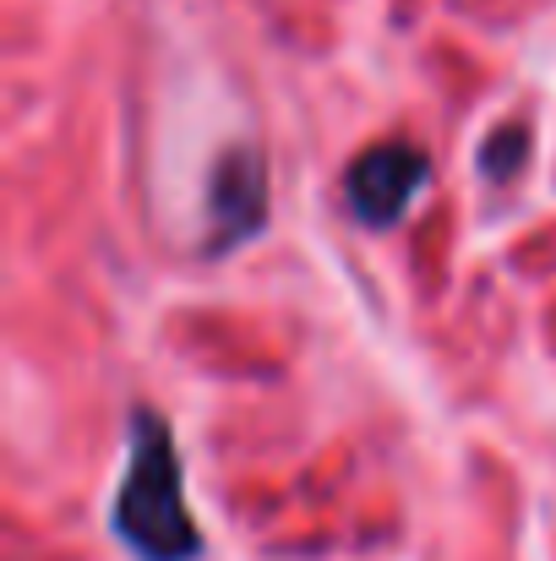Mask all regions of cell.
I'll use <instances>...</instances> for the list:
<instances>
[{
	"mask_svg": "<svg viewBox=\"0 0 556 561\" xmlns=\"http://www.w3.org/2000/svg\"><path fill=\"white\" fill-rule=\"evenodd\" d=\"M115 535L143 561H191L202 551V529L185 502L175 436L154 409H137L132 420V458L115 491Z\"/></svg>",
	"mask_w": 556,
	"mask_h": 561,
	"instance_id": "6da1fadb",
	"label": "cell"
},
{
	"mask_svg": "<svg viewBox=\"0 0 556 561\" xmlns=\"http://www.w3.org/2000/svg\"><path fill=\"white\" fill-rule=\"evenodd\" d=\"M425 175H431V164L415 142H376L350 164V186H344L350 213L371 229H382V224L404 218V207L420 196Z\"/></svg>",
	"mask_w": 556,
	"mask_h": 561,
	"instance_id": "7a4b0ae2",
	"label": "cell"
},
{
	"mask_svg": "<svg viewBox=\"0 0 556 561\" xmlns=\"http://www.w3.org/2000/svg\"><path fill=\"white\" fill-rule=\"evenodd\" d=\"M207 207H213V224H218V251L257 234L262 229V213H268V170L251 148H229L213 170V191H207Z\"/></svg>",
	"mask_w": 556,
	"mask_h": 561,
	"instance_id": "3957f363",
	"label": "cell"
},
{
	"mask_svg": "<svg viewBox=\"0 0 556 561\" xmlns=\"http://www.w3.org/2000/svg\"><path fill=\"white\" fill-rule=\"evenodd\" d=\"M524 148H530V131H524V126H502V131H491V142L480 148L486 175H491V181H508V175L524 164Z\"/></svg>",
	"mask_w": 556,
	"mask_h": 561,
	"instance_id": "277c9868",
	"label": "cell"
}]
</instances>
